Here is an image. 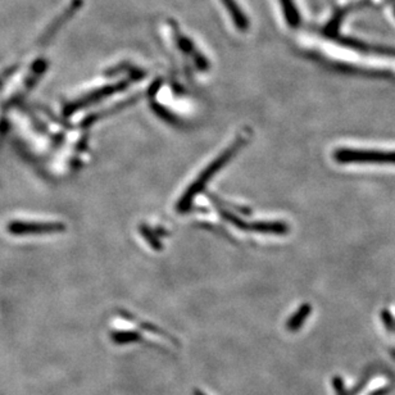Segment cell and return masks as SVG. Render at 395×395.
Returning a JSON list of instances; mask_svg holds the SVG:
<instances>
[{
  "label": "cell",
  "mask_w": 395,
  "mask_h": 395,
  "mask_svg": "<svg viewBox=\"0 0 395 395\" xmlns=\"http://www.w3.org/2000/svg\"><path fill=\"white\" fill-rule=\"evenodd\" d=\"M335 386L337 395H348L346 394V390H344V387H343V384H340L339 381H336Z\"/></svg>",
  "instance_id": "4"
},
{
  "label": "cell",
  "mask_w": 395,
  "mask_h": 395,
  "mask_svg": "<svg viewBox=\"0 0 395 395\" xmlns=\"http://www.w3.org/2000/svg\"><path fill=\"white\" fill-rule=\"evenodd\" d=\"M241 144H243V139H237L228 148L225 149V150L218 156L217 158L215 159V160L208 166L207 169H204V171L199 175V178L190 185L188 191L181 198V200H180V203H178V208H180V209H187V207L190 204V202L193 200L194 195L203 189V187L206 185V182H208V181L211 180V176H212L213 173H216L226 162H228L230 159L232 158V156L240 149Z\"/></svg>",
  "instance_id": "1"
},
{
  "label": "cell",
  "mask_w": 395,
  "mask_h": 395,
  "mask_svg": "<svg viewBox=\"0 0 395 395\" xmlns=\"http://www.w3.org/2000/svg\"><path fill=\"white\" fill-rule=\"evenodd\" d=\"M62 230L60 224H40V222H10L8 232L13 235H27V234H45Z\"/></svg>",
  "instance_id": "3"
},
{
  "label": "cell",
  "mask_w": 395,
  "mask_h": 395,
  "mask_svg": "<svg viewBox=\"0 0 395 395\" xmlns=\"http://www.w3.org/2000/svg\"><path fill=\"white\" fill-rule=\"evenodd\" d=\"M334 159L340 165L348 163H375L395 165V150H366V149H337Z\"/></svg>",
  "instance_id": "2"
}]
</instances>
